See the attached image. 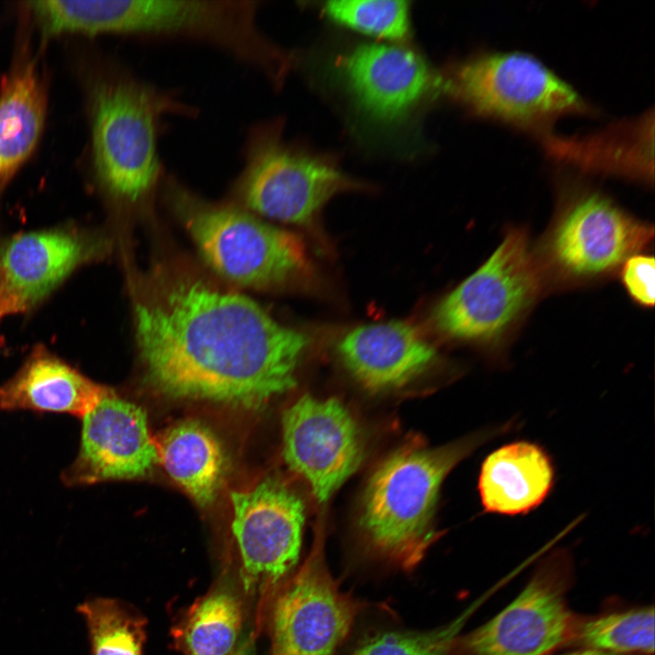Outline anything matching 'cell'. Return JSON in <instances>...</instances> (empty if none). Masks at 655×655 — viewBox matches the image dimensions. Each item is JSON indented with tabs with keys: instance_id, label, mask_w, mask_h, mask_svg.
<instances>
[{
	"instance_id": "obj_1",
	"label": "cell",
	"mask_w": 655,
	"mask_h": 655,
	"mask_svg": "<svg viewBox=\"0 0 655 655\" xmlns=\"http://www.w3.org/2000/svg\"><path fill=\"white\" fill-rule=\"evenodd\" d=\"M134 320L146 378L173 398L261 408L295 387L308 345L250 297L184 269L146 277Z\"/></svg>"
},
{
	"instance_id": "obj_2",
	"label": "cell",
	"mask_w": 655,
	"mask_h": 655,
	"mask_svg": "<svg viewBox=\"0 0 655 655\" xmlns=\"http://www.w3.org/2000/svg\"><path fill=\"white\" fill-rule=\"evenodd\" d=\"M259 4L255 0H65L57 21L64 33L207 44L257 70L277 86L291 59L259 28Z\"/></svg>"
},
{
	"instance_id": "obj_3",
	"label": "cell",
	"mask_w": 655,
	"mask_h": 655,
	"mask_svg": "<svg viewBox=\"0 0 655 655\" xmlns=\"http://www.w3.org/2000/svg\"><path fill=\"white\" fill-rule=\"evenodd\" d=\"M509 424L429 448L414 439L375 469L360 502L358 526L367 548L405 571L422 560L437 539L434 519L441 486L450 471Z\"/></svg>"
},
{
	"instance_id": "obj_4",
	"label": "cell",
	"mask_w": 655,
	"mask_h": 655,
	"mask_svg": "<svg viewBox=\"0 0 655 655\" xmlns=\"http://www.w3.org/2000/svg\"><path fill=\"white\" fill-rule=\"evenodd\" d=\"M95 179L108 200L137 207L163 179L158 141L167 116H196L175 90L121 68H106L90 86Z\"/></svg>"
},
{
	"instance_id": "obj_5",
	"label": "cell",
	"mask_w": 655,
	"mask_h": 655,
	"mask_svg": "<svg viewBox=\"0 0 655 655\" xmlns=\"http://www.w3.org/2000/svg\"><path fill=\"white\" fill-rule=\"evenodd\" d=\"M165 196L207 265L240 287L270 288L304 274L306 248L295 234L240 207L207 201L174 176L165 178Z\"/></svg>"
},
{
	"instance_id": "obj_6",
	"label": "cell",
	"mask_w": 655,
	"mask_h": 655,
	"mask_svg": "<svg viewBox=\"0 0 655 655\" xmlns=\"http://www.w3.org/2000/svg\"><path fill=\"white\" fill-rule=\"evenodd\" d=\"M243 160L237 199L247 211L280 222L310 224L333 196L358 187L333 162L286 141L280 118L249 128Z\"/></svg>"
},
{
	"instance_id": "obj_7",
	"label": "cell",
	"mask_w": 655,
	"mask_h": 655,
	"mask_svg": "<svg viewBox=\"0 0 655 655\" xmlns=\"http://www.w3.org/2000/svg\"><path fill=\"white\" fill-rule=\"evenodd\" d=\"M545 282L527 234L512 228L489 258L438 304L434 323L452 339L495 347L529 312Z\"/></svg>"
},
{
	"instance_id": "obj_8",
	"label": "cell",
	"mask_w": 655,
	"mask_h": 655,
	"mask_svg": "<svg viewBox=\"0 0 655 655\" xmlns=\"http://www.w3.org/2000/svg\"><path fill=\"white\" fill-rule=\"evenodd\" d=\"M444 90L476 114L540 131L560 116L590 111L566 82L519 52L486 53L459 63Z\"/></svg>"
},
{
	"instance_id": "obj_9",
	"label": "cell",
	"mask_w": 655,
	"mask_h": 655,
	"mask_svg": "<svg viewBox=\"0 0 655 655\" xmlns=\"http://www.w3.org/2000/svg\"><path fill=\"white\" fill-rule=\"evenodd\" d=\"M652 238L651 226L579 188L565 197L537 257L545 281L581 284L612 274Z\"/></svg>"
},
{
	"instance_id": "obj_10",
	"label": "cell",
	"mask_w": 655,
	"mask_h": 655,
	"mask_svg": "<svg viewBox=\"0 0 655 655\" xmlns=\"http://www.w3.org/2000/svg\"><path fill=\"white\" fill-rule=\"evenodd\" d=\"M571 570L566 551L548 555L506 608L458 637L455 655H549L569 642L576 623L566 601Z\"/></svg>"
},
{
	"instance_id": "obj_11",
	"label": "cell",
	"mask_w": 655,
	"mask_h": 655,
	"mask_svg": "<svg viewBox=\"0 0 655 655\" xmlns=\"http://www.w3.org/2000/svg\"><path fill=\"white\" fill-rule=\"evenodd\" d=\"M322 539L277 591L270 621L272 655H332L364 608L332 577Z\"/></svg>"
},
{
	"instance_id": "obj_12",
	"label": "cell",
	"mask_w": 655,
	"mask_h": 655,
	"mask_svg": "<svg viewBox=\"0 0 655 655\" xmlns=\"http://www.w3.org/2000/svg\"><path fill=\"white\" fill-rule=\"evenodd\" d=\"M104 234L59 226L15 234L0 243V322L30 312L73 273L109 254Z\"/></svg>"
},
{
	"instance_id": "obj_13",
	"label": "cell",
	"mask_w": 655,
	"mask_h": 655,
	"mask_svg": "<svg viewBox=\"0 0 655 655\" xmlns=\"http://www.w3.org/2000/svg\"><path fill=\"white\" fill-rule=\"evenodd\" d=\"M230 498L232 532L246 590L277 585L299 558L305 522L302 499L275 479L233 491Z\"/></svg>"
},
{
	"instance_id": "obj_14",
	"label": "cell",
	"mask_w": 655,
	"mask_h": 655,
	"mask_svg": "<svg viewBox=\"0 0 655 655\" xmlns=\"http://www.w3.org/2000/svg\"><path fill=\"white\" fill-rule=\"evenodd\" d=\"M283 454L319 504L326 503L358 469L365 445L362 431L337 398L304 395L282 418Z\"/></svg>"
},
{
	"instance_id": "obj_15",
	"label": "cell",
	"mask_w": 655,
	"mask_h": 655,
	"mask_svg": "<svg viewBox=\"0 0 655 655\" xmlns=\"http://www.w3.org/2000/svg\"><path fill=\"white\" fill-rule=\"evenodd\" d=\"M82 418L80 448L65 473L67 484L137 478L159 462L146 413L110 388Z\"/></svg>"
},
{
	"instance_id": "obj_16",
	"label": "cell",
	"mask_w": 655,
	"mask_h": 655,
	"mask_svg": "<svg viewBox=\"0 0 655 655\" xmlns=\"http://www.w3.org/2000/svg\"><path fill=\"white\" fill-rule=\"evenodd\" d=\"M344 83L358 105L375 119L408 114L444 81L410 49L380 44L359 45L341 57Z\"/></svg>"
},
{
	"instance_id": "obj_17",
	"label": "cell",
	"mask_w": 655,
	"mask_h": 655,
	"mask_svg": "<svg viewBox=\"0 0 655 655\" xmlns=\"http://www.w3.org/2000/svg\"><path fill=\"white\" fill-rule=\"evenodd\" d=\"M338 350L351 376L373 393L409 384L437 358L417 328L402 321L359 326L342 338Z\"/></svg>"
},
{
	"instance_id": "obj_18",
	"label": "cell",
	"mask_w": 655,
	"mask_h": 655,
	"mask_svg": "<svg viewBox=\"0 0 655 655\" xmlns=\"http://www.w3.org/2000/svg\"><path fill=\"white\" fill-rule=\"evenodd\" d=\"M555 469L539 445L519 440L493 450L482 462L478 489L484 510L515 516L537 509L550 493Z\"/></svg>"
},
{
	"instance_id": "obj_19",
	"label": "cell",
	"mask_w": 655,
	"mask_h": 655,
	"mask_svg": "<svg viewBox=\"0 0 655 655\" xmlns=\"http://www.w3.org/2000/svg\"><path fill=\"white\" fill-rule=\"evenodd\" d=\"M108 389L44 348H37L0 387V408L83 418Z\"/></svg>"
},
{
	"instance_id": "obj_20",
	"label": "cell",
	"mask_w": 655,
	"mask_h": 655,
	"mask_svg": "<svg viewBox=\"0 0 655 655\" xmlns=\"http://www.w3.org/2000/svg\"><path fill=\"white\" fill-rule=\"evenodd\" d=\"M653 116L648 114L606 131L581 137L543 133L552 156L590 171L613 173L648 181L653 175Z\"/></svg>"
},
{
	"instance_id": "obj_21",
	"label": "cell",
	"mask_w": 655,
	"mask_h": 655,
	"mask_svg": "<svg viewBox=\"0 0 655 655\" xmlns=\"http://www.w3.org/2000/svg\"><path fill=\"white\" fill-rule=\"evenodd\" d=\"M46 111L45 94L33 60L15 66L0 90V192L35 150Z\"/></svg>"
},
{
	"instance_id": "obj_22",
	"label": "cell",
	"mask_w": 655,
	"mask_h": 655,
	"mask_svg": "<svg viewBox=\"0 0 655 655\" xmlns=\"http://www.w3.org/2000/svg\"><path fill=\"white\" fill-rule=\"evenodd\" d=\"M156 445L167 474L198 505H210L226 470L224 450L212 430L199 421L185 420L164 432Z\"/></svg>"
},
{
	"instance_id": "obj_23",
	"label": "cell",
	"mask_w": 655,
	"mask_h": 655,
	"mask_svg": "<svg viewBox=\"0 0 655 655\" xmlns=\"http://www.w3.org/2000/svg\"><path fill=\"white\" fill-rule=\"evenodd\" d=\"M242 622L233 593L219 590L196 601L175 630L185 655H231Z\"/></svg>"
},
{
	"instance_id": "obj_24",
	"label": "cell",
	"mask_w": 655,
	"mask_h": 655,
	"mask_svg": "<svg viewBox=\"0 0 655 655\" xmlns=\"http://www.w3.org/2000/svg\"><path fill=\"white\" fill-rule=\"evenodd\" d=\"M584 649L620 655L654 652L653 606L576 620L571 640Z\"/></svg>"
},
{
	"instance_id": "obj_25",
	"label": "cell",
	"mask_w": 655,
	"mask_h": 655,
	"mask_svg": "<svg viewBox=\"0 0 655 655\" xmlns=\"http://www.w3.org/2000/svg\"><path fill=\"white\" fill-rule=\"evenodd\" d=\"M78 610L86 621L93 655H143L144 618L111 599L87 600Z\"/></svg>"
},
{
	"instance_id": "obj_26",
	"label": "cell",
	"mask_w": 655,
	"mask_h": 655,
	"mask_svg": "<svg viewBox=\"0 0 655 655\" xmlns=\"http://www.w3.org/2000/svg\"><path fill=\"white\" fill-rule=\"evenodd\" d=\"M408 3L399 0H334L324 5L335 22L371 36L403 40L409 33Z\"/></svg>"
},
{
	"instance_id": "obj_27",
	"label": "cell",
	"mask_w": 655,
	"mask_h": 655,
	"mask_svg": "<svg viewBox=\"0 0 655 655\" xmlns=\"http://www.w3.org/2000/svg\"><path fill=\"white\" fill-rule=\"evenodd\" d=\"M481 601L479 599L452 621L428 631H390L372 635L352 655H455L459 632Z\"/></svg>"
},
{
	"instance_id": "obj_28",
	"label": "cell",
	"mask_w": 655,
	"mask_h": 655,
	"mask_svg": "<svg viewBox=\"0 0 655 655\" xmlns=\"http://www.w3.org/2000/svg\"><path fill=\"white\" fill-rule=\"evenodd\" d=\"M621 267V280L629 295L643 307H653L655 277L653 257L633 255Z\"/></svg>"
},
{
	"instance_id": "obj_29",
	"label": "cell",
	"mask_w": 655,
	"mask_h": 655,
	"mask_svg": "<svg viewBox=\"0 0 655 655\" xmlns=\"http://www.w3.org/2000/svg\"><path fill=\"white\" fill-rule=\"evenodd\" d=\"M562 655H620V654H616V653H611V652H607V651H602V650H592V649H584V650H577V651H573V652H569V653H566V654H562Z\"/></svg>"
},
{
	"instance_id": "obj_30",
	"label": "cell",
	"mask_w": 655,
	"mask_h": 655,
	"mask_svg": "<svg viewBox=\"0 0 655 655\" xmlns=\"http://www.w3.org/2000/svg\"><path fill=\"white\" fill-rule=\"evenodd\" d=\"M233 655H255L254 647L251 642H246Z\"/></svg>"
}]
</instances>
